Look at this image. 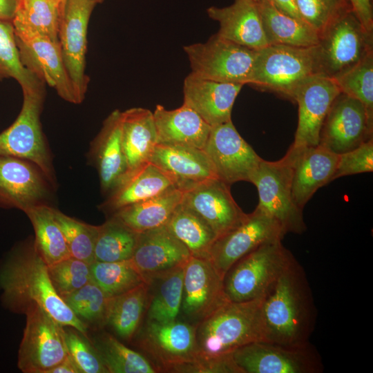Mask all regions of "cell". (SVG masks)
I'll return each mask as SVG.
<instances>
[{
    "instance_id": "cell-1",
    "label": "cell",
    "mask_w": 373,
    "mask_h": 373,
    "mask_svg": "<svg viewBox=\"0 0 373 373\" xmlns=\"http://www.w3.org/2000/svg\"><path fill=\"white\" fill-rule=\"evenodd\" d=\"M0 290L2 304L10 312L26 315L40 307L64 326L88 336L87 326L55 289L34 239L18 243L1 261Z\"/></svg>"
},
{
    "instance_id": "cell-2",
    "label": "cell",
    "mask_w": 373,
    "mask_h": 373,
    "mask_svg": "<svg viewBox=\"0 0 373 373\" xmlns=\"http://www.w3.org/2000/svg\"><path fill=\"white\" fill-rule=\"evenodd\" d=\"M265 341L289 345L309 342L317 309L304 268L294 256L262 298Z\"/></svg>"
},
{
    "instance_id": "cell-3",
    "label": "cell",
    "mask_w": 373,
    "mask_h": 373,
    "mask_svg": "<svg viewBox=\"0 0 373 373\" xmlns=\"http://www.w3.org/2000/svg\"><path fill=\"white\" fill-rule=\"evenodd\" d=\"M198 353L220 356L256 341H265L262 298L228 301L196 325Z\"/></svg>"
},
{
    "instance_id": "cell-4",
    "label": "cell",
    "mask_w": 373,
    "mask_h": 373,
    "mask_svg": "<svg viewBox=\"0 0 373 373\" xmlns=\"http://www.w3.org/2000/svg\"><path fill=\"white\" fill-rule=\"evenodd\" d=\"M316 75H321L318 45L269 44L256 50L247 84L294 102L298 88Z\"/></svg>"
},
{
    "instance_id": "cell-5",
    "label": "cell",
    "mask_w": 373,
    "mask_h": 373,
    "mask_svg": "<svg viewBox=\"0 0 373 373\" xmlns=\"http://www.w3.org/2000/svg\"><path fill=\"white\" fill-rule=\"evenodd\" d=\"M294 255L282 240L262 244L237 261L224 277L227 299L245 302L262 298Z\"/></svg>"
},
{
    "instance_id": "cell-6",
    "label": "cell",
    "mask_w": 373,
    "mask_h": 373,
    "mask_svg": "<svg viewBox=\"0 0 373 373\" xmlns=\"http://www.w3.org/2000/svg\"><path fill=\"white\" fill-rule=\"evenodd\" d=\"M44 99L45 91L23 92L20 113L15 122L0 133V155L34 162L57 187L53 159L40 119Z\"/></svg>"
},
{
    "instance_id": "cell-7",
    "label": "cell",
    "mask_w": 373,
    "mask_h": 373,
    "mask_svg": "<svg viewBox=\"0 0 373 373\" xmlns=\"http://www.w3.org/2000/svg\"><path fill=\"white\" fill-rule=\"evenodd\" d=\"M292 166L286 153L277 161L262 159L251 183L258 190V204L280 225L285 234H302L307 230L303 210L294 202L291 195Z\"/></svg>"
},
{
    "instance_id": "cell-8",
    "label": "cell",
    "mask_w": 373,
    "mask_h": 373,
    "mask_svg": "<svg viewBox=\"0 0 373 373\" xmlns=\"http://www.w3.org/2000/svg\"><path fill=\"white\" fill-rule=\"evenodd\" d=\"M191 73L216 82L248 84L257 50L237 44L217 34L204 43L184 47Z\"/></svg>"
},
{
    "instance_id": "cell-9",
    "label": "cell",
    "mask_w": 373,
    "mask_h": 373,
    "mask_svg": "<svg viewBox=\"0 0 373 373\" xmlns=\"http://www.w3.org/2000/svg\"><path fill=\"white\" fill-rule=\"evenodd\" d=\"M317 45L320 74L333 79L373 51V32L367 31L350 10L319 36Z\"/></svg>"
},
{
    "instance_id": "cell-10",
    "label": "cell",
    "mask_w": 373,
    "mask_h": 373,
    "mask_svg": "<svg viewBox=\"0 0 373 373\" xmlns=\"http://www.w3.org/2000/svg\"><path fill=\"white\" fill-rule=\"evenodd\" d=\"M242 373H321V356L310 343L289 345L256 341L232 352Z\"/></svg>"
},
{
    "instance_id": "cell-11",
    "label": "cell",
    "mask_w": 373,
    "mask_h": 373,
    "mask_svg": "<svg viewBox=\"0 0 373 373\" xmlns=\"http://www.w3.org/2000/svg\"><path fill=\"white\" fill-rule=\"evenodd\" d=\"M26 316L18 367L23 373H48L68 354L64 326L40 307Z\"/></svg>"
},
{
    "instance_id": "cell-12",
    "label": "cell",
    "mask_w": 373,
    "mask_h": 373,
    "mask_svg": "<svg viewBox=\"0 0 373 373\" xmlns=\"http://www.w3.org/2000/svg\"><path fill=\"white\" fill-rule=\"evenodd\" d=\"M56 189L34 162L0 155V207L24 213L36 206H52Z\"/></svg>"
},
{
    "instance_id": "cell-13",
    "label": "cell",
    "mask_w": 373,
    "mask_h": 373,
    "mask_svg": "<svg viewBox=\"0 0 373 373\" xmlns=\"http://www.w3.org/2000/svg\"><path fill=\"white\" fill-rule=\"evenodd\" d=\"M285 236L279 223L257 206L238 227L216 238L208 260L224 278L229 269L247 254L262 244L283 240Z\"/></svg>"
},
{
    "instance_id": "cell-14",
    "label": "cell",
    "mask_w": 373,
    "mask_h": 373,
    "mask_svg": "<svg viewBox=\"0 0 373 373\" xmlns=\"http://www.w3.org/2000/svg\"><path fill=\"white\" fill-rule=\"evenodd\" d=\"M217 178L229 185L251 182L262 158L242 137L232 121L212 126L203 149Z\"/></svg>"
},
{
    "instance_id": "cell-15",
    "label": "cell",
    "mask_w": 373,
    "mask_h": 373,
    "mask_svg": "<svg viewBox=\"0 0 373 373\" xmlns=\"http://www.w3.org/2000/svg\"><path fill=\"white\" fill-rule=\"evenodd\" d=\"M95 0H66L58 38L62 59L81 104L85 98L89 77L85 73L87 30Z\"/></svg>"
},
{
    "instance_id": "cell-16",
    "label": "cell",
    "mask_w": 373,
    "mask_h": 373,
    "mask_svg": "<svg viewBox=\"0 0 373 373\" xmlns=\"http://www.w3.org/2000/svg\"><path fill=\"white\" fill-rule=\"evenodd\" d=\"M196 325L174 320L157 322L148 320L139 337L141 349L153 360L157 372H170L198 354Z\"/></svg>"
},
{
    "instance_id": "cell-17",
    "label": "cell",
    "mask_w": 373,
    "mask_h": 373,
    "mask_svg": "<svg viewBox=\"0 0 373 373\" xmlns=\"http://www.w3.org/2000/svg\"><path fill=\"white\" fill-rule=\"evenodd\" d=\"M372 133L373 125L362 103L341 92L323 122L318 144L339 155L373 138Z\"/></svg>"
},
{
    "instance_id": "cell-18",
    "label": "cell",
    "mask_w": 373,
    "mask_h": 373,
    "mask_svg": "<svg viewBox=\"0 0 373 373\" xmlns=\"http://www.w3.org/2000/svg\"><path fill=\"white\" fill-rule=\"evenodd\" d=\"M15 39L23 66L53 88L61 99L79 104L64 64L59 41L37 35H15Z\"/></svg>"
},
{
    "instance_id": "cell-19",
    "label": "cell",
    "mask_w": 373,
    "mask_h": 373,
    "mask_svg": "<svg viewBox=\"0 0 373 373\" xmlns=\"http://www.w3.org/2000/svg\"><path fill=\"white\" fill-rule=\"evenodd\" d=\"M228 301L224 278L208 259L191 256L184 265L180 312L198 324Z\"/></svg>"
},
{
    "instance_id": "cell-20",
    "label": "cell",
    "mask_w": 373,
    "mask_h": 373,
    "mask_svg": "<svg viewBox=\"0 0 373 373\" xmlns=\"http://www.w3.org/2000/svg\"><path fill=\"white\" fill-rule=\"evenodd\" d=\"M341 90L334 79L316 75L297 90L298 125L291 147L302 149L319 144L320 133L325 117Z\"/></svg>"
},
{
    "instance_id": "cell-21",
    "label": "cell",
    "mask_w": 373,
    "mask_h": 373,
    "mask_svg": "<svg viewBox=\"0 0 373 373\" xmlns=\"http://www.w3.org/2000/svg\"><path fill=\"white\" fill-rule=\"evenodd\" d=\"M181 204L198 214L218 237L238 227L247 216L234 200L230 185L218 178L184 191Z\"/></svg>"
},
{
    "instance_id": "cell-22",
    "label": "cell",
    "mask_w": 373,
    "mask_h": 373,
    "mask_svg": "<svg viewBox=\"0 0 373 373\" xmlns=\"http://www.w3.org/2000/svg\"><path fill=\"white\" fill-rule=\"evenodd\" d=\"M122 112L113 111L90 142L88 159L97 170L100 188L108 195L126 178L127 164L122 142Z\"/></svg>"
},
{
    "instance_id": "cell-23",
    "label": "cell",
    "mask_w": 373,
    "mask_h": 373,
    "mask_svg": "<svg viewBox=\"0 0 373 373\" xmlns=\"http://www.w3.org/2000/svg\"><path fill=\"white\" fill-rule=\"evenodd\" d=\"M291 160V195L294 203L303 210L316 191L332 181L338 155L318 144L302 149L289 147Z\"/></svg>"
},
{
    "instance_id": "cell-24",
    "label": "cell",
    "mask_w": 373,
    "mask_h": 373,
    "mask_svg": "<svg viewBox=\"0 0 373 373\" xmlns=\"http://www.w3.org/2000/svg\"><path fill=\"white\" fill-rule=\"evenodd\" d=\"M191 256L187 247L164 225L139 233L130 260L148 283L153 277L185 265Z\"/></svg>"
},
{
    "instance_id": "cell-25",
    "label": "cell",
    "mask_w": 373,
    "mask_h": 373,
    "mask_svg": "<svg viewBox=\"0 0 373 373\" xmlns=\"http://www.w3.org/2000/svg\"><path fill=\"white\" fill-rule=\"evenodd\" d=\"M150 163L160 169L182 192L218 178L204 151L194 147L157 144Z\"/></svg>"
},
{
    "instance_id": "cell-26",
    "label": "cell",
    "mask_w": 373,
    "mask_h": 373,
    "mask_svg": "<svg viewBox=\"0 0 373 373\" xmlns=\"http://www.w3.org/2000/svg\"><path fill=\"white\" fill-rule=\"evenodd\" d=\"M243 86L206 79L191 73L184 81L183 104L215 126L231 120L233 104Z\"/></svg>"
},
{
    "instance_id": "cell-27",
    "label": "cell",
    "mask_w": 373,
    "mask_h": 373,
    "mask_svg": "<svg viewBox=\"0 0 373 373\" xmlns=\"http://www.w3.org/2000/svg\"><path fill=\"white\" fill-rule=\"evenodd\" d=\"M207 12L219 23L216 34L220 37L254 50L269 45L255 1L234 0L230 6H211Z\"/></svg>"
},
{
    "instance_id": "cell-28",
    "label": "cell",
    "mask_w": 373,
    "mask_h": 373,
    "mask_svg": "<svg viewBox=\"0 0 373 373\" xmlns=\"http://www.w3.org/2000/svg\"><path fill=\"white\" fill-rule=\"evenodd\" d=\"M153 114L157 144L204 149L211 126L193 109L183 104L167 110L158 104Z\"/></svg>"
},
{
    "instance_id": "cell-29",
    "label": "cell",
    "mask_w": 373,
    "mask_h": 373,
    "mask_svg": "<svg viewBox=\"0 0 373 373\" xmlns=\"http://www.w3.org/2000/svg\"><path fill=\"white\" fill-rule=\"evenodd\" d=\"M121 121L122 142L128 168L125 180L150 163L157 140L153 114L150 110L127 109L122 112Z\"/></svg>"
},
{
    "instance_id": "cell-30",
    "label": "cell",
    "mask_w": 373,
    "mask_h": 373,
    "mask_svg": "<svg viewBox=\"0 0 373 373\" xmlns=\"http://www.w3.org/2000/svg\"><path fill=\"white\" fill-rule=\"evenodd\" d=\"M175 188L171 180L151 163L126 178L108 195L98 209L106 216Z\"/></svg>"
},
{
    "instance_id": "cell-31",
    "label": "cell",
    "mask_w": 373,
    "mask_h": 373,
    "mask_svg": "<svg viewBox=\"0 0 373 373\" xmlns=\"http://www.w3.org/2000/svg\"><path fill=\"white\" fill-rule=\"evenodd\" d=\"M183 192L176 188L150 199L123 207L108 217L119 221L137 233L166 225L181 203Z\"/></svg>"
},
{
    "instance_id": "cell-32",
    "label": "cell",
    "mask_w": 373,
    "mask_h": 373,
    "mask_svg": "<svg viewBox=\"0 0 373 373\" xmlns=\"http://www.w3.org/2000/svg\"><path fill=\"white\" fill-rule=\"evenodd\" d=\"M257 4L269 44L309 47L318 44V34L305 21L282 13L270 0H260Z\"/></svg>"
},
{
    "instance_id": "cell-33",
    "label": "cell",
    "mask_w": 373,
    "mask_h": 373,
    "mask_svg": "<svg viewBox=\"0 0 373 373\" xmlns=\"http://www.w3.org/2000/svg\"><path fill=\"white\" fill-rule=\"evenodd\" d=\"M61 0H20L12 20L15 35H37L59 41Z\"/></svg>"
},
{
    "instance_id": "cell-34",
    "label": "cell",
    "mask_w": 373,
    "mask_h": 373,
    "mask_svg": "<svg viewBox=\"0 0 373 373\" xmlns=\"http://www.w3.org/2000/svg\"><path fill=\"white\" fill-rule=\"evenodd\" d=\"M149 293V284L143 283L122 294L110 298L106 325L120 338L130 341L135 335L147 308Z\"/></svg>"
},
{
    "instance_id": "cell-35",
    "label": "cell",
    "mask_w": 373,
    "mask_h": 373,
    "mask_svg": "<svg viewBox=\"0 0 373 373\" xmlns=\"http://www.w3.org/2000/svg\"><path fill=\"white\" fill-rule=\"evenodd\" d=\"M165 226L187 247L192 256L208 259L218 236L195 211L180 203Z\"/></svg>"
},
{
    "instance_id": "cell-36",
    "label": "cell",
    "mask_w": 373,
    "mask_h": 373,
    "mask_svg": "<svg viewBox=\"0 0 373 373\" xmlns=\"http://www.w3.org/2000/svg\"><path fill=\"white\" fill-rule=\"evenodd\" d=\"M184 265L161 273L151 278L155 284L147 307L148 320L169 322L180 313L183 292Z\"/></svg>"
},
{
    "instance_id": "cell-37",
    "label": "cell",
    "mask_w": 373,
    "mask_h": 373,
    "mask_svg": "<svg viewBox=\"0 0 373 373\" xmlns=\"http://www.w3.org/2000/svg\"><path fill=\"white\" fill-rule=\"evenodd\" d=\"M24 213L34 229L35 245L47 265L71 256L64 234L54 217L52 206H36Z\"/></svg>"
},
{
    "instance_id": "cell-38",
    "label": "cell",
    "mask_w": 373,
    "mask_h": 373,
    "mask_svg": "<svg viewBox=\"0 0 373 373\" xmlns=\"http://www.w3.org/2000/svg\"><path fill=\"white\" fill-rule=\"evenodd\" d=\"M108 373H155L157 369L140 353L131 350L106 332L91 341Z\"/></svg>"
},
{
    "instance_id": "cell-39",
    "label": "cell",
    "mask_w": 373,
    "mask_h": 373,
    "mask_svg": "<svg viewBox=\"0 0 373 373\" xmlns=\"http://www.w3.org/2000/svg\"><path fill=\"white\" fill-rule=\"evenodd\" d=\"M138 233L112 217L99 225L95 261L117 262L130 260L135 249Z\"/></svg>"
},
{
    "instance_id": "cell-40",
    "label": "cell",
    "mask_w": 373,
    "mask_h": 373,
    "mask_svg": "<svg viewBox=\"0 0 373 373\" xmlns=\"http://www.w3.org/2000/svg\"><path fill=\"white\" fill-rule=\"evenodd\" d=\"M6 78L15 79L23 92L45 91V83L20 61L12 23L0 21V80Z\"/></svg>"
},
{
    "instance_id": "cell-41",
    "label": "cell",
    "mask_w": 373,
    "mask_h": 373,
    "mask_svg": "<svg viewBox=\"0 0 373 373\" xmlns=\"http://www.w3.org/2000/svg\"><path fill=\"white\" fill-rule=\"evenodd\" d=\"M90 269L92 280L108 297L122 294L146 283L131 260L117 262L94 261L90 265Z\"/></svg>"
},
{
    "instance_id": "cell-42",
    "label": "cell",
    "mask_w": 373,
    "mask_h": 373,
    "mask_svg": "<svg viewBox=\"0 0 373 373\" xmlns=\"http://www.w3.org/2000/svg\"><path fill=\"white\" fill-rule=\"evenodd\" d=\"M110 298L91 280L62 299L88 328L101 329L106 325Z\"/></svg>"
},
{
    "instance_id": "cell-43",
    "label": "cell",
    "mask_w": 373,
    "mask_h": 373,
    "mask_svg": "<svg viewBox=\"0 0 373 373\" xmlns=\"http://www.w3.org/2000/svg\"><path fill=\"white\" fill-rule=\"evenodd\" d=\"M341 93L358 99L373 125V51L344 73L333 78Z\"/></svg>"
},
{
    "instance_id": "cell-44",
    "label": "cell",
    "mask_w": 373,
    "mask_h": 373,
    "mask_svg": "<svg viewBox=\"0 0 373 373\" xmlns=\"http://www.w3.org/2000/svg\"><path fill=\"white\" fill-rule=\"evenodd\" d=\"M71 256L90 265L95 261L94 250L99 225H92L71 218L53 207Z\"/></svg>"
},
{
    "instance_id": "cell-45",
    "label": "cell",
    "mask_w": 373,
    "mask_h": 373,
    "mask_svg": "<svg viewBox=\"0 0 373 373\" xmlns=\"http://www.w3.org/2000/svg\"><path fill=\"white\" fill-rule=\"evenodd\" d=\"M48 271L55 289L61 298L92 280L90 265L73 256L48 265Z\"/></svg>"
},
{
    "instance_id": "cell-46",
    "label": "cell",
    "mask_w": 373,
    "mask_h": 373,
    "mask_svg": "<svg viewBox=\"0 0 373 373\" xmlns=\"http://www.w3.org/2000/svg\"><path fill=\"white\" fill-rule=\"evenodd\" d=\"M303 19L319 36L334 21L352 10L348 0H296Z\"/></svg>"
},
{
    "instance_id": "cell-47",
    "label": "cell",
    "mask_w": 373,
    "mask_h": 373,
    "mask_svg": "<svg viewBox=\"0 0 373 373\" xmlns=\"http://www.w3.org/2000/svg\"><path fill=\"white\" fill-rule=\"evenodd\" d=\"M68 352L81 373H108L91 340L70 326H64Z\"/></svg>"
},
{
    "instance_id": "cell-48",
    "label": "cell",
    "mask_w": 373,
    "mask_h": 373,
    "mask_svg": "<svg viewBox=\"0 0 373 373\" xmlns=\"http://www.w3.org/2000/svg\"><path fill=\"white\" fill-rule=\"evenodd\" d=\"M373 171V138L338 155L332 181L343 176Z\"/></svg>"
},
{
    "instance_id": "cell-49",
    "label": "cell",
    "mask_w": 373,
    "mask_h": 373,
    "mask_svg": "<svg viewBox=\"0 0 373 373\" xmlns=\"http://www.w3.org/2000/svg\"><path fill=\"white\" fill-rule=\"evenodd\" d=\"M170 372L242 373L235 363L232 353L220 356L199 354L191 360L173 367Z\"/></svg>"
},
{
    "instance_id": "cell-50",
    "label": "cell",
    "mask_w": 373,
    "mask_h": 373,
    "mask_svg": "<svg viewBox=\"0 0 373 373\" xmlns=\"http://www.w3.org/2000/svg\"><path fill=\"white\" fill-rule=\"evenodd\" d=\"M352 10L369 32H373V11L372 0H348Z\"/></svg>"
},
{
    "instance_id": "cell-51",
    "label": "cell",
    "mask_w": 373,
    "mask_h": 373,
    "mask_svg": "<svg viewBox=\"0 0 373 373\" xmlns=\"http://www.w3.org/2000/svg\"><path fill=\"white\" fill-rule=\"evenodd\" d=\"M272 4L282 13L294 19L305 21L299 12L296 0H270Z\"/></svg>"
},
{
    "instance_id": "cell-52",
    "label": "cell",
    "mask_w": 373,
    "mask_h": 373,
    "mask_svg": "<svg viewBox=\"0 0 373 373\" xmlns=\"http://www.w3.org/2000/svg\"><path fill=\"white\" fill-rule=\"evenodd\" d=\"M20 0H0V21L12 22Z\"/></svg>"
},
{
    "instance_id": "cell-53",
    "label": "cell",
    "mask_w": 373,
    "mask_h": 373,
    "mask_svg": "<svg viewBox=\"0 0 373 373\" xmlns=\"http://www.w3.org/2000/svg\"><path fill=\"white\" fill-rule=\"evenodd\" d=\"M48 373H81L75 362L68 356L58 365L50 369Z\"/></svg>"
},
{
    "instance_id": "cell-54",
    "label": "cell",
    "mask_w": 373,
    "mask_h": 373,
    "mask_svg": "<svg viewBox=\"0 0 373 373\" xmlns=\"http://www.w3.org/2000/svg\"><path fill=\"white\" fill-rule=\"evenodd\" d=\"M95 1L97 2V3H101L104 1V0H95Z\"/></svg>"
},
{
    "instance_id": "cell-55",
    "label": "cell",
    "mask_w": 373,
    "mask_h": 373,
    "mask_svg": "<svg viewBox=\"0 0 373 373\" xmlns=\"http://www.w3.org/2000/svg\"><path fill=\"white\" fill-rule=\"evenodd\" d=\"M255 1L256 3H258V1H260V0H254Z\"/></svg>"
},
{
    "instance_id": "cell-56",
    "label": "cell",
    "mask_w": 373,
    "mask_h": 373,
    "mask_svg": "<svg viewBox=\"0 0 373 373\" xmlns=\"http://www.w3.org/2000/svg\"><path fill=\"white\" fill-rule=\"evenodd\" d=\"M66 0H64V4H65Z\"/></svg>"
},
{
    "instance_id": "cell-57",
    "label": "cell",
    "mask_w": 373,
    "mask_h": 373,
    "mask_svg": "<svg viewBox=\"0 0 373 373\" xmlns=\"http://www.w3.org/2000/svg\"><path fill=\"white\" fill-rule=\"evenodd\" d=\"M62 1V3H63V5H64V0H61Z\"/></svg>"
}]
</instances>
